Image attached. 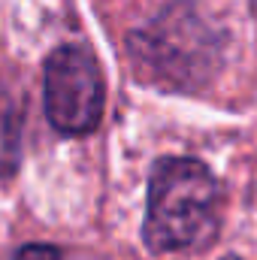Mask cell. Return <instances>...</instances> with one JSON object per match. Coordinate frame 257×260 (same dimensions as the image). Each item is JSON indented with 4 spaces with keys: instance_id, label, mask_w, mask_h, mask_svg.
<instances>
[{
    "instance_id": "cell-2",
    "label": "cell",
    "mask_w": 257,
    "mask_h": 260,
    "mask_svg": "<svg viewBox=\"0 0 257 260\" xmlns=\"http://www.w3.org/2000/svg\"><path fill=\"white\" fill-rule=\"evenodd\" d=\"M46 115L67 136H82L103 118V76L97 58L85 46H58L46 58L43 82Z\"/></svg>"
},
{
    "instance_id": "cell-4",
    "label": "cell",
    "mask_w": 257,
    "mask_h": 260,
    "mask_svg": "<svg viewBox=\"0 0 257 260\" xmlns=\"http://www.w3.org/2000/svg\"><path fill=\"white\" fill-rule=\"evenodd\" d=\"M15 260H61V251L55 245H21Z\"/></svg>"
},
{
    "instance_id": "cell-6",
    "label": "cell",
    "mask_w": 257,
    "mask_h": 260,
    "mask_svg": "<svg viewBox=\"0 0 257 260\" xmlns=\"http://www.w3.org/2000/svg\"><path fill=\"white\" fill-rule=\"evenodd\" d=\"M224 260H242V257H224Z\"/></svg>"
},
{
    "instance_id": "cell-3",
    "label": "cell",
    "mask_w": 257,
    "mask_h": 260,
    "mask_svg": "<svg viewBox=\"0 0 257 260\" xmlns=\"http://www.w3.org/2000/svg\"><path fill=\"white\" fill-rule=\"evenodd\" d=\"M21 148V109L0 88V176H9L18 167Z\"/></svg>"
},
{
    "instance_id": "cell-5",
    "label": "cell",
    "mask_w": 257,
    "mask_h": 260,
    "mask_svg": "<svg viewBox=\"0 0 257 260\" xmlns=\"http://www.w3.org/2000/svg\"><path fill=\"white\" fill-rule=\"evenodd\" d=\"M251 9H254V15H257V0H251Z\"/></svg>"
},
{
    "instance_id": "cell-1",
    "label": "cell",
    "mask_w": 257,
    "mask_h": 260,
    "mask_svg": "<svg viewBox=\"0 0 257 260\" xmlns=\"http://www.w3.org/2000/svg\"><path fill=\"white\" fill-rule=\"evenodd\" d=\"M218 230V182L194 157H164L151 170L145 245L157 254L203 248Z\"/></svg>"
}]
</instances>
